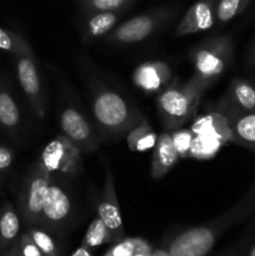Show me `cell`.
<instances>
[{
    "instance_id": "cell-1",
    "label": "cell",
    "mask_w": 255,
    "mask_h": 256,
    "mask_svg": "<svg viewBox=\"0 0 255 256\" xmlns=\"http://www.w3.org/2000/svg\"><path fill=\"white\" fill-rule=\"evenodd\" d=\"M255 212V182L252 189L224 214L212 222L190 228L175 235L165 252L172 256H206L226 230Z\"/></svg>"
},
{
    "instance_id": "cell-2",
    "label": "cell",
    "mask_w": 255,
    "mask_h": 256,
    "mask_svg": "<svg viewBox=\"0 0 255 256\" xmlns=\"http://www.w3.org/2000/svg\"><path fill=\"white\" fill-rule=\"evenodd\" d=\"M92 112L102 136L119 139L144 118L122 94L100 82L90 85Z\"/></svg>"
},
{
    "instance_id": "cell-3",
    "label": "cell",
    "mask_w": 255,
    "mask_h": 256,
    "mask_svg": "<svg viewBox=\"0 0 255 256\" xmlns=\"http://www.w3.org/2000/svg\"><path fill=\"white\" fill-rule=\"evenodd\" d=\"M204 92L192 76L185 84L172 78L170 84L156 98L158 112L165 129H179L189 122L194 116Z\"/></svg>"
},
{
    "instance_id": "cell-4",
    "label": "cell",
    "mask_w": 255,
    "mask_h": 256,
    "mask_svg": "<svg viewBox=\"0 0 255 256\" xmlns=\"http://www.w3.org/2000/svg\"><path fill=\"white\" fill-rule=\"evenodd\" d=\"M194 78L204 90L209 89L234 62V40L230 35L210 38L190 52Z\"/></svg>"
},
{
    "instance_id": "cell-5",
    "label": "cell",
    "mask_w": 255,
    "mask_h": 256,
    "mask_svg": "<svg viewBox=\"0 0 255 256\" xmlns=\"http://www.w3.org/2000/svg\"><path fill=\"white\" fill-rule=\"evenodd\" d=\"M175 15V9L172 6H162L150 12L135 15L116 25L112 32L102 39L108 45L125 46L134 45L149 39L165 26Z\"/></svg>"
},
{
    "instance_id": "cell-6",
    "label": "cell",
    "mask_w": 255,
    "mask_h": 256,
    "mask_svg": "<svg viewBox=\"0 0 255 256\" xmlns=\"http://www.w3.org/2000/svg\"><path fill=\"white\" fill-rule=\"evenodd\" d=\"M52 174L36 160L28 172L19 192V215L28 226H38L45 198L49 192Z\"/></svg>"
},
{
    "instance_id": "cell-7",
    "label": "cell",
    "mask_w": 255,
    "mask_h": 256,
    "mask_svg": "<svg viewBox=\"0 0 255 256\" xmlns=\"http://www.w3.org/2000/svg\"><path fill=\"white\" fill-rule=\"evenodd\" d=\"M72 189L68 184V178L52 174L49 192L45 198L38 226L42 228L50 234H58L68 225L72 218Z\"/></svg>"
},
{
    "instance_id": "cell-8",
    "label": "cell",
    "mask_w": 255,
    "mask_h": 256,
    "mask_svg": "<svg viewBox=\"0 0 255 256\" xmlns=\"http://www.w3.org/2000/svg\"><path fill=\"white\" fill-rule=\"evenodd\" d=\"M39 160L50 174L76 178L82 172V152L65 135H58L48 142Z\"/></svg>"
},
{
    "instance_id": "cell-9",
    "label": "cell",
    "mask_w": 255,
    "mask_h": 256,
    "mask_svg": "<svg viewBox=\"0 0 255 256\" xmlns=\"http://www.w3.org/2000/svg\"><path fill=\"white\" fill-rule=\"evenodd\" d=\"M59 125L62 135L78 145L82 154H92L99 148L100 138L76 108L70 105L62 108L59 114Z\"/></svg>"
},
{
    "instance_id": "cell-10",
    "label": "cell",
    "mask_w": 255,
    "mask_h": 256,
    "mask_svg": "<svg viewBox=\"0 0 255 256\" xmlns=\"http://www.w3.org/2000/svg\"><path fill=\"white\" fill-rule=\"evenodd\" d=\"M98 216L104 222L109 232H112L114 242H119L125 239L124 224H122L119 200L115 190L114 176L106 160H104V186L98 205Z\"/></svg>"
},
{
    "instance_id": "cell-11",
    "label": "cell",
    "mask_w": 255,
    "mask_h": 256,
    "mask_svg": "<svg viewBox=\"0 0 255 256\" xmlns=\"http://www.w3.org/2000/svg\"><path fill=\"white\" fill-rule=\"evenodd\" d=\"M218 112L226 122L232 142L255 152V110L242 112L229 104L224 98L218 104Z\"/></svg>"
},
{
    "instance_id": "cell-12",
    "label": "cell",
    "mask_w": 255,
    "mask_h": 256,
    "mask_svg": "<svg viewBox=\"0 0 255 256\" xmlns=\"http://www.w3.org/2000/svg\"><path fill=\"white\" fill-rule=\"evenodd\" d=\"M16 75L25 96L29 100L35 114L44 119L45 98L42 80L35 64V55L16 56Z\"/></svg>"
},
{
    "instance_id": "cell-13",
    "label": "cell",
    "mask_w": 255,
    "mask_h": 256,
    "mask_svg": "<svg viewBox=\"0 0 255 256\" xmlns=\"http://www.w3.org/2000/svg\"><path fill=\"white\" fill-rule=\"evenodd\" d=\"M132 82L146 94H159L172 79V69L165 62H145L132 72Z\"/></svg>"
},
{
    "instance_id": "cell-14",
    "label": "cell",
    "mask_w": 255,
    "mask_h": 256,
    "mask_svg": "<svg viewBox=\"0 0 255 256\" xmlns=\"http://www.w3.org/2000/svg\"><path fill=\"white\" fill-rule=\"evenodd\" d=\"M215 0H198L185 12L175 29V36L206 32L215 24Z\"/></svg>"
},
{
    "instance_id": "cell-15",
    "label": "cell",
    "mask_w": 255,
    "mask_h": 256,
    "mask_svg": "<svg viewBox=\"0 0 255 256\" xmlns=\"http://www.w3.org/2000/svg\"><path fill=\"white\" fill-rule=\"evenodd\" d=\"M125 12H85L86 16L82 20L80 36L82 42H94L102 40L112 32L122 19Z\"/></svg>"
},
{
    "instance_id": "cell-16",
    "label": "cell",
    "mask_w": 255,
    "mask_h": 256,
    "mask_svg": "<svg viewBox=\"0 0 255 256\" xmlns=\"http://www.w3.org/2000/svg\"><path fill=\"white\" fill-rule=\"evenodd\" d=\"M179 154L174 146L172 132H162L158 136L156 144L152 149V160L150 175L154 180H160L174 168V165L179 162Z\"/></svg>"
},
{
    "instance_id": "cell-17",
    "label": "cell",
    "mask_w": 255,
    "mask_h": 256,
    "mask_svg": "<svg viewBox=\"0 0 255 256\" xmlns=\"http://www.w3.org/2000/svg\"><path fill=\"white\" fill-rule=\"evenodd\" d=\"M225 99L236 109L242 112H254L255 84L250 80L236 78L230 82L228 96H225Z\"/></svg>"
},
{
    "instance_id": "cell-18",
    "label": "cell",
    "mask_w": 255,
    "mask_h": 256,
    "mask_svg": "<svg viewBox=\"0 0 255 256\" xmlns=\"http://www.w3.org/2000/svg\"><path fill=\"white\" fill-rule=\"evenodd\" d=\"M20 232V215L10 202L0 210V252L9 249L18 240Z\"/></svg>"
},
{
    "instance_id": "cell-19",
    "label": "cell",
    "mask_w": 255,
    "mask_h": 256,
    "mask_svg": "<svg viewBox=\"0 0 255 256\" xmlns=\"http://www.w3.org/2000/svg\"><path fill=\"white\" fill-rule=\"evenodd\" d=\"M156 140L158 135L152 129L145 116L126 134L128 148L135 152H144L154 149Z\"/></svg>"
},
{
    "instance_id": "cell-20",
    "label": "cell",
    "mask_w": 255,
    "mask_h": 256,
    "mask_svg": "<svg viewBox=\"0 0 255 256\" xmlns=\"http://www.w3.org/2000/svg\"><path fill=\"white\" fill-rule=\"evenodd\" d=\"M20 110L14 98L5 86H0V125L8 132H15L20 126Z\"/></svg>"
},
{
    "instance_id": "cell-21",
    "label": "cell",
    "mask_w": 255,
    "mask_h": 256,
    "mask_svg": "<svg viewBox=\"0 0 255 256\" xmlns=\"http://www.w3.org/2000/svg\"><path fill=\"white\" fill-rule=\"evenodd\" d=\"M110 242H114L112 232H109L104 222L99 216H96L88 228L80 246L92 250L98 246H102V245L110 244Z\"/></svg>"
},
{
    "instance_id": "cell-22",
    "label": "cell",
    "mask_w": 255,
    "mask_h": 256,
    "mask_svg": "<svg viewBox=\"0 0 255 256\" xmlns=\"http://www.w3.org/2000/svg\"><path fill=\"white\" fill-rule=\"evenodd\" d=\"M252 0H218L215 4V22L228 24L242 14Z\"/></svg>"
},
{
    "instance_id": "cell-23",
    "label": "cell",
    "mask_w": 255,
    "mask_h": 256,
    "mask_svg": "<svg viewBox=\"0 0 255 256\" xmlns=\"http://www.w3.org/2000/svg\"><path fill=\"white\" fill-rule=\"evenodd\" d=\"M108 252L112 256H132L139 252L152 254V249L146 240L140 238H125L108 250Z\"/></svg>"
},
{
    "instance_id": "cell-24",
    "label": "cell",
    "mask_w": 255,
    "mask_h": 256,
    "mask_svg": "<svg viewBox=\"0 0 255 256\" xmlns=\"http://www.w3.org/2000/svg\"><path fill=\"white\" fill-rule=\"evenodd\" d=\"M0 50L12 52L15 56L34 54L30 45L20 35L2 28H0Z\"/></svg>"
},
{
    "instance_id": "cell-25",
    "label": "cell",
    "mask_w": 255,
    "mask_h": 256,
    "mask_svg": "<svg viewBox=\"0 0 255 256\" xmlns=\"http://www.w3.org/2000/svg\"><path fill=\"white\" fill-rule=\"evenodd\" d=\"M134 0H79L84 12H125Z\"/></svg>"
},
{
    "instance_id": "cell-26",
    "label": "cell",
    "mask_w": 255,
    "mask_h": 256,
    "mask_svg": "<svg viewBox=\"0 0 255 256\" xmlns=\"http://www.w3.org/2000/svg\"><path fill=\"white\" fill-rule=\"evenodd\" d=\"M28 232L44 256H59V248L49 232L40 226H29Z\"/></svg>"
},
{
    "instance_id": "cell-27",
    "label": "cell",
    "mask_w": 255,
    "mask_h": 256,
    "mask_svg": "<svg viewBox=\"0 0 255 256\" xmlns=\"http://www.w3.org/2000/svg\"><path fill=\"white\" fill-rule=\"evenodd\" d=\"M172 138L180 159L190 158V150H192V138H194L192 130L179 128V129H175L172 132Z\"/></svg>"
},
{
    "instance_id": "cell-28",
    "label": "cell",
    "mask_w": 255,
    "mask_h": 256,
    "mask_svg": "<svg viewBox=\"0 0 255 256\" xmlns=\"http://www.w3.org/2000/svg\"><path fill=\"white\" fill-rule=\"evenodd\" d=\"M18 244H19V249L22 256H44L28 232L20 235Z\"/></svg>"
},
{
    "instance_id": "cell-29",
    "label": "cell",
    "mask_w": 255,
    "mask_h": 256,
    "mask_svg": "<svg viewBox=\"0 0 255 256\" xmlns=\"http://www.w3.org/2000/svg\"><path fill=\"white\" fill-rule=\"evenodd\" d=\"M14 162V152L9 148L0 145V172H5L12 166Z\"/></svg>"
},
{
    "instance_id": "cell-30",
    "label": "cell",
    "mask_w": 255,
    "mask_h": 256,
    "mask_svg": "<svg viewBox=\"0 0 255 256\" xmlns=\"http://www.w3.org/2000/svg\"><path fill=\"white\" fill-rule=\"evenodd\" d=\"M2 256H22V252L19 249V244H18V240L9 248L8 250H5L4 252H2Z\"/></svg>"
},
{
    "instance_id": "cell-31",
    "label": "cell",
    "mask_w": 255,
    "mask_h": 256,
    "mask_svg": "<svg viewBox=\"0 0 255 256\" xmlns=\"http://www.w3.org/2000/svg\"><path fill=\"white\" fill-rule=\"evenodd\" d=\"M246 66L249 68V69H255V42H252V48H250L249 50V54H248Z\"/></svg>"
},
{
    "instance_id": "cell-32",
    "label": "cell",
    "mask_w": 255,
    "mask_h": 256,
    "mask_svg": "<svg viewBox=\"0 0 255 256\" xmlns=\"http://www.w3.org/2000/svg\"><path fill=\"white\" fill-rule=\"evenodd\" d=\"M72 256H92V255L90 254V250H88V249H85V248L80 246L79 249H76L74 252H72Z\"/></svg>"
},
{
    "instance_id": "cell-33",
    "label": "cell",
    "mask_w": 255,
    "mask_h": 256,
    "mask_svg": "<svg viewBox=\"0 0 255 256\" xmlns=\"http://www.w3.org/2000/svg\"><path fill=\"white\" fill-rule=\"evenodd\" d=\"M240 256H255V242L244 252V254Z\"/></svg>"
},
{
    "instance_id": "cell-34",
    "label": "cell",
    "mask_w": 255,
    "mask_h": 256,
    "mask_svg": "<svg viewBox=\"0 0 255 256\" xmlns=\"http://www.w3.org/2000/svg\"><path fill=\"white\" fill-rule=\"evenodd\" d=\"M152 252H154L155 256H172V255L169 254V252H165V250H162V249L152 250Z\"/></svg>"
},
{
    "instance_id": "cell-35",
    "label": "cell",
    "mask_w": 255,
    "mask_h": 256,
    "mask_svg": "<svg viewBox=\"0 0 255 256\" xmlns=\"http://www.w3.org/2000/svg\"><path fill=\"white\" fill-rule=\"evenodd\" d=\"M152 254H142V252H139V254H135L132 256H150Z\"/></svg>"
},
{
    "instance_id": "cell-36",
    "label": "cell",
    "mask_w": 255,
    "mask_h": 256,
    "mask_svg": "<svg viewBox=\"0 0 255 256\" xmlns=\"http://www.w3.org/2000/svg\"><path fill=\"white\" fill-rule=\"evenodd\" d=\"M104 256H112V255H110V254H109V252H106V254H105Z\"/></svg>"
},
{
    "instance_id": "cell-37",
    "label": "cell",
    "mask_w": 255,
    "mask_h": 256,
    "mask_svg": "<svg viewBox=\"0 0 255 256\" xmlns=\"http://www.w3.org/2000/svg\"><path fill=\"white\" fill-rule=\"evenodd\" d=\"M150 256H155V255H154V252H152V255H150Z\"/></svg>"
}]
</instances>
